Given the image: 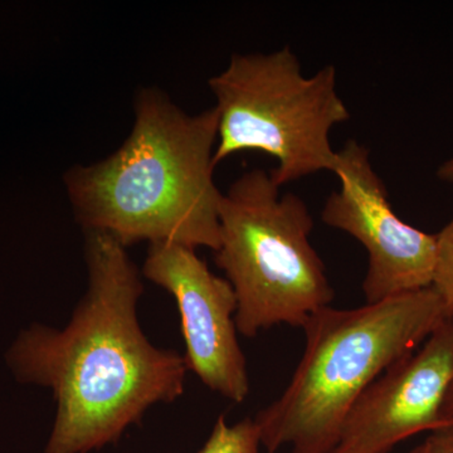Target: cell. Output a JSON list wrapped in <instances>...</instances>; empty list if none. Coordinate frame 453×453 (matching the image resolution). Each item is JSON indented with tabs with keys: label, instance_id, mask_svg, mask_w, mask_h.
<instances>
[{
	"label": "cell",
	"instance_id": "cell-13",
	"mask_svg": "<svg viewBox=\"0 0 453 453\" xmlns=\"http://www.w3.org/2000/svg\"><path fill=\"white\" fill-rule=\"evenodd\" d=\"M437 178L446 183L453 184V157L438 168Z\"/></svg>",
	"mask_w": 453,
	"mask_h": 453
},
{
	"label": "cell",
	"instance_id": "cell-4",
	"mask_svg": "<svg viewBox=\"0 0 453 453\" xmlns=\"http://www.w3.org/2000/svg\"><path fill=\"white\" fill-rule=\"evenodd\" d=\"M312 229L306 203L280 195L265 170L244 173L223 195L216 264L234 288L235 325L246 338L277 325L303 327L333 303L323 259L310 243Z\"/></svg>",
	"mask_w": 453,
	"mask_h": 453
},
{
	"label": "cell",
	"instance_id": "cell-3",
	"mask_svg": "<svg viewBox=\"0 0 453 453\" xmlns=\"http://www.w3.org/2000/svg\"><path fill=\"white\" fill-rule=\"evenodd\" d=\"M453 318L434 288L354 309H320L281 395L253 418L267 453H329L359 396Z\"/></svg>",
	"mask_w": 453,
	"mask_h": 453
},
{
	"label": "cell",
	"instance_id": "cell-8",
	"mask_svg": "<svg viewBox=\"0 0 453 453\" xmlns=\"http://www.w3.org/2000/svg\"><path fill=\"white\" fill-rule=\"evenodd\" d=\"M452 363L453 318H449L359 396L329 453H389L407 438L442 427L441 410Z\"/></svg>",
	"mask_w": 453,
	"mask_h": 453
},
{
	"label": "cell",
	"instance_id": "cell-2",
	"mask_svg": "<svg viewBox=\"0 0 453 453\" xmlns=\"http://www.w3.org/2000/svg\"><path fill=\"white\" fill-rule=\"evenodd\" d=\"M135 121L105 159L65 174L74 217L129 247L177 243L217 251L223 193L214 183L216 107L189 115L157 88L139 89Z\"/></svg>",
	"mask_w": 453,
	"mask_h": 453
},
{
	"label": "cell",
	"instance_id": "cell-12",
	"mask_svg": "<svg viewBox=\"0 0 453 453\" xmlns=\"http://www.w3.org/2000/svg\"><path fill=\"white\" fill-rule=\"evenodd\" d=\"M441 421H442V427L453 422V363L451 377H449L445 399H443L442 410H441Z\"/></svg>",
	"mask_w": 453,
	"mask_h": 453
},
{
	"label": "cell",
	"instance_id": "cell-10",
	"mask_svg": "<svg viewBox=\"0 0 453 453\" xmlns=\"http://www.w3.org/2000/svg\"><path fill=\"white\" fill-rule=\"evenodd\" d=\"M437 249L432 288L453 316V219L436 234Z\"/></svg>",
	"mask_w": 453,
	"mask_h": 453
},
{
	"label": "cell",
	"instance_id": "cell-14",
	"mask_svg": "<svg viewBox=\"0 0 453 453\" xmlns=\"http://www.w3.org/2000/svg\"><path fill=\"white\" fill-rule=\"evenodd\" d=\"M436 431H440L441 434L453 446V422L436 429Z\"/></svg>",
	"mask_w": 453,
	"mask_h": 453
},
{
	"label": "cell",
	"instance_id": "cell-7",
	"mask_svg": "<svg viewBox=\"0 0 453 453\" xmlns=\"http://www.w3.org/2000/svg\"><path fill=\"white\" fill-rule=\"evenodd\" d=\"M142 276L177 303L188 369L228 401H246L249 372L237 338V297L228 280L214 275L195 249L177 243L150 244Z\"/></svg>",
	"mask_w": 453,
	"mask_h": 453
},
{
	"label": "cell",
	"instance_id": "cell-6",
	"mask_svg": "<svg viewBox=\"0 0 453 453\" xmlns=\"http://www.w3.org/2000/svg\"><path fill=\"white\" fill-rule=\"evenodd\" d=\"M333 173L340 189L325 203L321 219L347 232L368 252L363 282L366 303L431 288L436 262V234L407 225L393 211L381 179L372 169L369 151L349 140L336 151Z\"/></svg>",
	"mask_w": 453,
	"mask_h": 453
},
{
	"label": "cell",
	"instance_id": "cell-1",
	"mask_svg": "<svg viewBox=\"0 0 453 453\" xmlns=\"http://www.w3.org/2000/svg\"><path fill=\"white\" fill-rule=\"evenodd\" d=\"M88 290L64 329L33 325L9 349L23 383L52 390L55 425L44 453H88L116 442L146 411L186 387V357L146 338L138 319L142 282L127 249L85 232Z\"/></svg>",
	"mask_w": 453,
	"mask_h": 453
},
{
	"label": "cell",
	"instance_id": "cell-5",
	"mask_svg": "<svg viewBox=\"0 0 453 453\" xmlns=\"http://www.w3.org/2000/svg\"><path fill=\"white\" fill-rule=\"evenodd\" d=\"M208 83L219 112L214 165L240 151H264L277 160L270 175L280 188L333 172L330 131L350 118L336 91L334 65L305 77L285 47L268 55H234Z\"/></svg>",
	"mask_w": 453,
	"mask_h": 453
},
{
	"label": "cell",
	"instance_id": "cell-9",
	"mask_svg": "<svg viewBox=\"0 0 453 453\" xmlns=\"http://www.w3.org/2000/svg\"><path fill=\"white\" fill-rule=\"evenodd\" d=\"M261 438L253 419L228 425L220 416L210 438L198 453H258Z\"/></svg>",
	"mask_w": 453,
	"mask_h": 453
},
{
	"label": "cell",
	"instance_id": "cell-11",
	"mask_svg": "<svg viewBox=\"0 0 453 453\" xmlns=\"http://www.w3.org/2000/svg\"><path fill=\"white\" fill-rule=\"evenodd\" d=\"M408 453H453V446L438 431L431 432L421 443Z\"/></svg>",
	"mask_w": 453,
	"mask_h": 453
}]
</instances>
